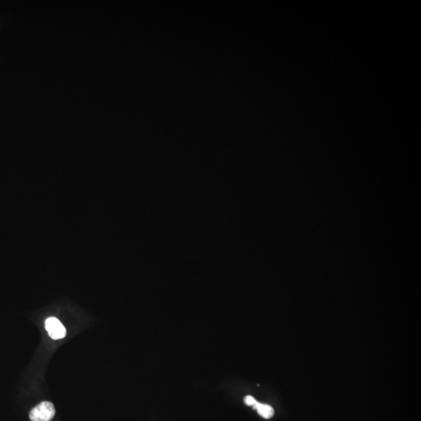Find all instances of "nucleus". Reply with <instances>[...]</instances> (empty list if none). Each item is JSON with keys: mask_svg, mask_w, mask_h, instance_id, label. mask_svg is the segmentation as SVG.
<instances>
[{"mask_svg": "<svg viewBox=\"0 0 421 421\" xmlns=\"http://www.w3.org/2000/svg\"><path fill=\"white\" fill-rule=\"evenodd\" d=\"M56 414L54 405L52 402H41L31 411L30 416L32 421H50L54 417Z\"/></svg>", "mask_w": 421, "mask_h": 421, "instance_id": "f257e3e1", "label": "nucleus"}, {"mask_svg": "<svg viewBox=\"0 0 421 421\" xmlns=\"http://www.w3.org/2000/svg\"><path fill=\"white\" fill-rule=\"evenodd\" d=\"M46 328L49 336L51 337L53 339H56V340L63 339L67 335V330H66L65 327L63 326L60 320L56 318H53V317L49 318L46 320Z\"/></svg>", "mask_w": 421, "mask_h": 421, "instance_id": "f03ea898", "label": "nucleus"}, {"mask_svg": "<svg viewBox=\"0 0 421 421\" xmlns=\"http://www.w3.org/2000/svg\"><path fill=\"white\" fill-rule=\"evenodd\" d=\"M253 408L257 409L258 414L260 416L265 418V419H270L275 414L273 408L271 405H267V404L260 403L257 401L256 403L254 405Z\"/></svg>", "mask_w": 421, "mask_h": 421, "instance_id": "7ed1b4c3", "label": "nucleus"}, {"mask_svg": "<svg viewBox=\"0 0 421 421\" xmlns=\"http://www.w3.org/2000/svg\"><path fill=\"white\" fill-rule=\"evenodd\" d=\"M244 402H245L246 405H249V406H254L255 403L257 402V400L255 399L254 397L251 396V395H248V396H246L244 398Z\"/></svg>", "mask_w": 421, "mask_h": 421, "instance_id": "20e7f679", "label": "nucleus"}]
</instances>
